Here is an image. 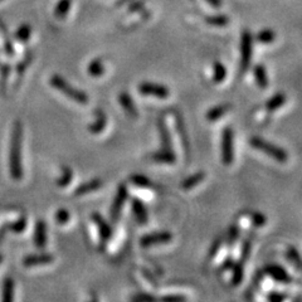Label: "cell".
Here are the masks:
<instances>
[{
  "label": "cell",
  "mask_w": 302,
  "mask_h": 302,
  "mask_svg": "<svg viewBox=\"0 0 302 302\" xmlns=\"http://www.w3.org/2000/svg\"><path fill=\"white\" fill-rule=\"evenodd\" d=\"M22 140H23V126L20 121H15L13 126L12 141H10L9 154V168L10 175L14 180L23 179V165H22Z\"/></svg>",
  "instance_id": "1"
},
{
  "label": "cell",
  "mask_w": 302,
  "mask_h": 302,
  "mask_svg": "<svg viewBox=\"0 0 302 302\" xmlns=\"http://www.w3.org/2000/svg\"><path fill=\"white\" fill-rule=\"evenodd\" d=\"M49 83L50 86L54 87V88L57 89V91H59L61 94H63L70 100L79 103V105H87V103H88V96H87V94H84L83 91H81V89L76 88L72 84L68 83L62 76H52L49 79Z\"/></svg>",
  "instance_id": "2"
},
{
  "label": "cell",
  "mask_w": 302,
  "mask_h": 302,
  "mask_svg": "<svg viewBox=\"0 0 302 302\" xmlns=\"http://www.w3.org/2000/svg\"><path fill=\"white\" fill-rule=\"evenodd\" d=\"M250 145L252 147H254V149L261 151V153L266 154V155L269 156V158L275 159L277 163H280V164L287 163V160H288L287 151H286L285 149H282V147L277 146V145L272 144V142L267 141V140L262 139V137H259V136L251 137Z\"/></svg>",
  "instance_id": "3"
},
{
  "label": "cell",
  "mask_w": 302,
  "mask_h": 302,
  "mask_svg": "<svg viewBox=\"0 0 302 302\" xmlns=\"http://www.w3.org/2000/svg\"><path fill=\"white\" fill-rule=\"evenodd\" d=\"M253 57V36L250 31H245L240 37V62L239 75L243 76L250 68Z\"/></svg>",
  "instance_id": "4"
},
{
  "label": "cell",
  "mask_w": 302,
  "mask_h": 302,
  "mask_svg": "<svg viewBox=\"0 0 302 302\" xmlns=\"http://www.w3.org/2000/svg\"><path fill=\"white\" fill-rule=\"evenodd\" d=\"M221 156L222 163L224 165H232L234 161V132L230 127H226L222 134V142H221Z\"/></svg>",
  "instance_id": "5"
},
{
  "label": "cell",
  "mask_w": 302,
  "mask_h": 302,
  "mask_svg": "<svg viewBox=\"0 0 302 302\" xmlns=\"http://www.w3.org/2000/svg\"><path fill=\"white\" fill-rule=\"evenodd\" d=\"M140 95L144 96H153L158 99H168L170 96V89L166 86L160 83H154V82H142L137 87Z\"/></svg>",
  "instance_id": "6"
},
{
  "label": "cell",
  "mask_w": 302,
  "mask_h": 302,
  "mask_svg": "<svg viewBox=\"0 0 302 302\" xmlns=\"http://www.w3.org/2000/svg\"><path fill=\"white\" fill-rule=\"evenodd\" d=\"M171 240H173V234L168 230H161V232L145 234L144 237L140 238V246L144 248H149L154 247V246L168 245Z\"/></svg>",
  "instance_id": "7"
},
{
  "label": "cell",
  "mask_w": 302,
  "mask_h": 302,
  "mask_svg": "<svg viewBox=\"0 0 302 302\" xmlns=\"http://www.w3.org/2000/svg\"><path fill=\"white\" fill-rule=\"evenodd\" d=\"M127 198H129V189L125 184H120L116 192L115 199H113L112 205L110 208V217L113 222H116L120 217L121 210H123L124 205H125Z\"/></svg>",
  "instance_id": "8"
},
{
  "label": "cell",
  "mask_w": 302,
  "mask_h": 302,
  "mask_svg": "<svg viewBox=\"0 0 302 302\" xmlns=\"http://www.w3.org/2000/svg\"><path fill=\"white\" fill-rule=\"evenodd\" d=\"M264 274L268 275L272 280H275L278 283H283V285H290L293 282V277L290 276L285 267L280 266V264L271 263L267 264L264 267Z\"/></svg>",
  "instance_id": "9"
},
{
  "label": "cell",
  "mask_w": 302,
  "mask_h": 302,
  "mask_svg": "<svg viewBox=\"0 0 302 302\" xmlns=\"http://www.w3.org/2000/svg\"><path fill=\"white\" fill-rule=\"evenodd\" d=\"M91 218H92V222L95 223V226L97 227V230H99L100 239H101V243H102V247H103V246L108 242V239L111 238V235H112V227L108 224V222L106 221V219L103 218L100 213H94L91 216Z\"/></svg>",
  "instance_id": "10"
},
{
  "label": "cell",
  "mask_w": 302,
  "mask_h": 302,
  "mask_svg": "<svg viewBox=\"0 0 302 302\" xmlns=\"http://www.w3.org/2000/svg\"><path fill=\"white\" fill-rule=\"evenodd\" d=\"M53 256L48 253H38V254H29L23 259V266L24 267H37V266H46L53 262Z\"/></svg>",
  "instance_id": "11"
},
{
  "label": "cell",
  "mask_w": 302,
  "mask_h": 302,
  "mask_svg": "<svg viewBox=\"0 0 302 302\" xmlns=\"http://www.w3.org/2000/svg\"><path fill=\"white\" fill-rule=\"evenodd\" d=\"M158 130H159V136H160L161 147L163 149H173V140H171L170 131L169 127L166 125L165 118L161 116L158 120Z\"/></svg>",
  "instance_id": "12"
},
{
  "label": "cell",
  "mask_w": 302,
  "mask_h": 302,
  "mask_svg": "<svg viewBox=\"0 0 302 302\" xmlns=\"http://www.w3.org/2000/svg\"><path fill=\"white\" fill-rule=\"evenodd\" d=\"M95 117H96L95 118V123L89 124L87 129H88V131L91 132V134L99 135L106 129V125H107V116L103 112V110L97 108V110L95 111Z\"/></svg>",
  "instance_id": "13"
},
{
  "label": "cell",
  "mask_w": 302,
  "mask_h": 302,
  "mask_svg": "<svg viewBox=\"0 0 302 302\" xmlns=\"http://www.w3.org/2000/svg\"><path fill=\"white\" fill-rule=\"evenodd\" d=\"M151 159L158 164L174 165V164L176 163V155L173 149H163V147H161L160 150H158L156 153H154L153 155H151Z\"/></svg>",
  "instance_id": "14"
},
{
  "label": "cell",
  "mask_w": 302,
  "mask_h": 302,
  "mask_svg": "<svg viewBox=\"0 0 302 302\" xmlns=\"http://www.w3.org/2000/svg\"><path fill=\"white\" fill-rule=\"evenodd\" d=\"M132 210H134V216L136 218L137 223L145 226L149 221V214H147V209L145 206V204L141 200L134 198L132 199Z\"/></svg>",
  "instance_id": "15"
},
{
  "label": "cell",
  "mask_w": 302,
  "mask_h": 302,
  "mask_svg": "<svg viewBox=\"0 0 302 302\" xmlns=\"http://www.w3.org/2000/svg\"><path fill=\"white\" fill-rule=\"evenodd\" d=\"M34 245L39 250H43L47 245V226L43 219L37 222L36 230H34Z\"/></svg>",
  "instance_id": "16"
},
{
  "label": "cell",
  "mask_w": 302,
  "mask_h": 302,
  "mask_svg": "<svg viewBox=\"0 0 302 302\" xmlns=\"http://www.w3.org/2000/svg\"><path fill=\"white\" fill-rule=\"evenodd\" d=\"M102 187V182L100 179H92L88 182L83 183V184L78 185L75 190V197H83V195L91 194V193L96 192Z\"/></svg>",
  "instance_id": "17"
},
{
  "label": "cell",
  "mask_w": 302,
  "mask_h": 302,
  "mask_svg": "<svg viewBox=\"0 0 302 302\" xmlns=\"http://www.w3.org/2000/svg\"><path fill=\"white\" fill-rule=\"evenodd\" d=\"M118 103L123 106L127 115H130L131 117H137L139 116V111H137L136 105H135L134 100H132V97L127 92H123V94L118 95Z\"/></svg>",
  "instance_id": "18"
},
{
  "label": "cell",
  "mask_w": 302,
  "mask_h": 302,
  "mask_svg": "<svg viewBox=\"0 0 302 302\" xmlns=\"http://www.w3.org/2000/svg\"><path fill=\"white\" fill-rule=\"evenodd\" d=\"M230 107H232V105H229V103H223V105L214 106V107H212L210 110H208V112H206L205 115L206 120H208L209 123H214V121L219 120V118L223 117L228 111L230 110Z\"/></svg>",
  "instance_id": "19"
},
{
  "label": "cell",
  "mask_w": 302,
  "mask_h": 302,
  "mask_svg": "<svg viewBox=\"0 0 302 302\" xmlns=\"http://www.w3.org/2000/svg\"><path fill=\"white\" fill-rule=\"evenodd\" d=\"M205 176L206 175L204 171H198V173L193 174V175L188 176L187 179L183 180V183L180 187H182V189H184V190H190V189H193V188L197 187V185H199L200 183L205 179Z\"/></svg>",
  "instance_id": "20"
},
{
  "label": "cell",
  "mask_w": 302,
  "mask_h": 302,
  "mask_svg": "<svg viewBox=\"0 0 302 302\" xmlns=\"http://www.w3.org/2000/svg\"><path fill=\"white\" fill-rule=\"evenodd\" d=\"M253 73L259 88H267V86H268V76H267L266 67L263 65H257L254 67Z\"/></svg>",
  "instance_id": "21"
},
{
  "label": "cell",
  "mask_w": 302,
  "mask_h": 302,
  "mask_svg": "<svg viewBox=\"0 0 302 302\" xmlns=\"http://www.w3.org/2000/svg\"><path fill=\"white\" fill-rule=\"evenodd\" d=\"M245 277V263L242 262H234L232 267V277H230V283L232 286L240 285V282L243 281Z\"/></svg>",
  "instance_id": "22"
},
{
  "label": "cell",
  "mask_w": 302,
  "mask_h": 302,
  "mask_svg": "<svg viewBox=\"0 0 302 302\" xmlns=\"http://www.w3.org/2000/svg\"><path fill=\"white\" fill-rule=\"evenodd\" d=\"M175 121H176L177 134H179V137H180V140H182L183 145H184L185 150L188 151L189 150V139H188V134H187V130H185L184 121H183V117L179 115V113H176Z\"/></svg>",
  "instance_id": "23"
},
{
  "label": "cell",
  "mask_w": 302,
  "mask_h": 302,
  "mask_svg": "<svg viewBox=\"0 0 302 302\" xmlns=\"http://www.w3.org/2000/svg\"><path fill=\"white\" fill-rule=\"evenodd\" d=\"M286 102V95L285 94H276L275 96H272L271 99L267 101L266 108L269 112L278 110L280 107H282Z\"/></svg>",
  "instance_id": "24"
},
{
  "label": "cell",
  "mask_w": 302,
  "mask_h": 302,
  "mask_svg": "<svg viewBox=\"0 0 302 302\" xmlns=\"http://www.w3.org/2000/svg\"><path fill=\"white\" fill-rule=\"evenodd\" d=\"M87 73L92 77H101L105 75V66L101 59H94L87 66Z\"/></svg>",
  "instance_id": "25"
},
{
  "label": "cell",
  "mask_w": 302,
  "mask_h": 302,
  "mask_svg": "<svg viewBox=\"0 0 302 302\" xmlns=\"http://www.w3.org/2000/svg\"><path fill=\"white\" fill-rule=\"evenodd\" d=\"M3 301L12 302L14 300V281L12 278H7L3 286Z\"/></svg>",
  "instance_id": "26"
},
{
  "label": "cell",
  "mask_w": 302,
  "mask_h": 302,
  "mask_svg": "<svg viewBox=\"0 0 302 302\" xmlns=\"http://www.w3.org/2000/svg\"><path fill=\"white\" fill-rule=\"evenodd\" d=\"M227 77V68L222 62H214L213 65V81L222 83Z\"/></svg>",
  "instance_id": "27"
},
{
  "label": "cell",
  "mask_w": 302,
  "mask_h": 302,
  "mask_svg": "<svg viewBox=\"0 0 302 302\" xmlns=\"http://www.w3.org/2000/svg\"><path fill=\"white\" fill-rule=\"evenodd\" d=\"M286 256H287L288 261L296 267V269H297V271H301L302 262H301V257H300V253H298L297 248L293 247V246H290V247L287 248V252H286Z\"/></svg>",
  "instance_id": "28"
},
{
  "label": "cell",
  "mask_w": 302,
  "mask_h": 302,
  "mask_svg": "<svg viewBox=\"0 0 302 302\" xmlns=\"http://www.w3.org/2000/svg\"><path fill=\"white\" fill-rule=\"evenodd\" d=\"M71 5H72V0H59V3H58L54 10L55 17L58 19H63L68 14V12H70Z\"/></svg>",
  "instance_id": "29"
},
{
  "label": "cell",
  "mask_w": 302,
  "mask_h": 302,
  "mask_svg": "<svg viewBox=\"0 0 302 302\" xmlns=\"http://www.w3.org/2000/svg\"><path fill=\"white\" fill-rule=\"evenodd\" d=\"M73 179V171L72 169L68 166H63L62 169V175L57 179V185L59 188H66L67 185H70L72 183Z\"/></svg>",
  "instance_id": "30"
},
{
  "label": "cell",
  "mask_w": 302,
  "mask_h": 302,
  "mask_svg": "<svg viewBox=\"0 0 302 302\" xmlns=\"http://www.w3.org/2000/svg\"><path fill=\"white\" fill-rule=\"evenodd\" d=\"M276 39V33L272 29H263L257 34V42L262 44H271Z\"/></svg>",
  "instance_id": "31"
},
{
  "label": "cell",
  "mask_w": 302,
  "mask_h": 302,
  "mask_svg": "<svg viewBox=\"0 0 302 302\" xmlns=\"http://www.w3.org/2000/svg\"><path fill=\"white\" fill-rule=\"evenodd\" d=\"M130 182L139 188H150L153 185L149 177L142 175V174H134V175L130 176Z\"/></svg>",
  "instance_id": "32"
},
{
  "label": "cell",
  "mask_w": 302,
  "mask_h": 302,
  "mask_svg": "<svg viewBox=\"0 0 302 302\" xmlns=\"http://www.w3.org/2000/svg\"><path fill=\"white\" fill-rule=\"evenodd\" d=\"M205 22L208 23L209 25L213 26H226L229 24V18L227 15H212V17H206Z\"/></svg>",
  "instance_id": "33"
},
{
  "label": "cell",
  "mask_w": 302,
  "mask_h": 302,
  "mask_svg": "<svg viewBox=\"0 0 302 302\" xmlns=\"http://www.w3.org/2000/svg\"><path fill=\"white\" fill-rule=\"evenodd\" d=\"M70 218H71L70 212L65 208L58 209L57 213H55V222H57L58 224H61V226H65V224H67L68 221H70Z\"/></svg>",
  "instance_id": "34"
},
{
  "label": "cell",
  "mask_w": 302,
  "mask_h": 302,
  "mask_svg": "<svg viewBox=\"0 0 302 302\" xmlns=\"http://www.w3.org/2000/svg\"><path fill=\"white\" fill-rule=\"evenodd\" d=\"M31 34H32V28L29 25L24 24L18 29L17 33H15V37H17V39L19 42H26L29 38H31Z\"/></svg>",
  "instance_id": "35"
},
{
  "label": "cell",
  "mask_w": 302,
  "mask_h": 302,
  "mask_svg": "<svg viewBox=\"0 0 302 302\" xmlns=\"http://www.w3.org/2000/svg\"><path fill=\"white\" fill-rule=\"evenodd\" d=\"M251 221H252V224L257 228L266 226V223H267L266 216L262 213H258V212H254V213L251 214Z\"/></svg>",
  "instance_id": "36"
},
{
  "label": "cell",
  "mask_w": 302,
  "mask_h": 302,
  "mask_svg": "<svg viewBox=\"0 0 302 302\" xmlns=\"http://www.w3.org/2000/svg\"><path fill=\"white\" fill-rule=\"evenodd\" d=\"M251 251H252V242L251 239H247L245 243H243L242 252H240V257L238 261L242 262V263H246V261H247L248 257H250Z\"/></svg>",
  "instance_id": "37"
},
{
  "label": "cell",
  "mask_w": 302,
  "mask_h": 302,
  "mask_svg": "<svg viewBox=\"0 0 302 302\" xmlns=\"http://www.w3.org/2000/svg\"><path fill=\"white\" fill-rule=\"evenodd\" d=\"M25 227H26V219L24 217H22V218H19L18 221L13 222V223L9 226V229L13 230L14 233H22L23 230L25 229Z\"/></svg>",
  "instance_id": "38"
},
{
  "label": "cell",
  "mask_w": 302,
  "mask_h": 302,
  "mask_svg": "<svg viewBox=\"0 0 302 302\" xmlns=\"http://www.w3.org/2000/svg\"><path fill=\"white\" fill-rule=\"evenodd\" d=\"M238 237H239V228L237 226H232L229 228V232H228V243H229V246L234 245Z\"/></svg>",
  "instance_id": "39"
},
{
  "label": "cell",
  "mask_w": 302,
  "mask_h": 302,
  "mask_svg": "<svg viewBox=\"0 0 302 302\" xmlns=\"http://www.w3.org/2000/svg\"><path fill=\"white\" fill-rule=\"evenodd\" d=\"M286 297L287 296L285 293L280 292V291H272V292H269L267 295V300L269 302H282L283 300H286Z\"/></svg>",
  "instance_id": "40"
},
{
  "label": "cell",
  "mask_w": 302,
  "mask_h": 302,
  "mask_svg": "<svg viewBox=\"0 0 302 302\" xmlns=\"http://www.w3.org/2000/svg\"><path fill=\"white\" fill-rule=\"evenodd\" d=\"M131 300L132 301H155L156 298L154 297V296L149 295V293L140 292V293H136V295L131 296Z\"/></svg>",
  "instance_id": "41"
},
{
  "label": "cell",
  "mask_w": 302,
  "mask_h": 302,
  "mask_svg": "<svg viewBox=\"0 0 302 302\" xmlns=\"http://www.w3.org/2000/svg\"><path fill=\"white\" fill-rule=\"evenodd\" d=\"M221 245H222V239H217L216 242H214L213 247L210 248V252H209V258H213V257L216 256L217 252H218L219 248H221Z\"/></svg>",
  "instance_id": "42"
},
{
  "label": "cell",
  "mask_w": 302,
  "mask_h": 302,
  "mask_svg": "<svg viewBox=\"0 0 302 302\" xmlns=\"http://www.w3.org/2000/svg\"><path fill=\"white\" fill-rule=\"evenodd\" d=\"M185 296H182V295H169V296H164V297H161V300L163 301H184L185 300Z\"/></svg>",
  "instance_id": "43"
},
{
  "label": "cell",
  "mask_w": 302,
  "mask_h": 302,
  "mask_svg": "<svg viewBox=\"0 0 302 302\" xmlns=\"http://www.w3.org/2000/svg\"><path fill=\"white\" fill-rule=\"evenodd\" d=\"M233 264H234V261H233V258L228 257L226 261H224L223 267H222V268H223V269H232Z\"/></svg>",
  "instance_id": "44"
},
{
  "label": "cell",
  "mask_w": 302,
  "mask_h": 302,
  "mask_svg": "<svg viewBox=\"0 0 302 302\" xmlns=\"http://www.w3.org/2000/svg\"><path fill=\"white\" fill-rule=\"evenodd\" d=\"M208 2V4H210L212 7L214 8H219L222 5V0H206Z\"/></svg>",
  "instance_id": "45"
},
{
  "label": "cell",
  "mask_w": 302,
  "mask_h": 302,
  "mask_svg": "<svg viewBox=\"0 0 302 302\" xmlns=\"http://www.w3.org/2000/svg\"><path fill=\"white\" fill-rule=\"evenodd\" d=\"M2 259H3V257H2V256H0V262H2Z\"/></svg>",
  "instance_id": "46"
}]
</instances>
